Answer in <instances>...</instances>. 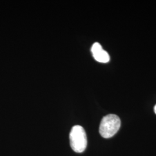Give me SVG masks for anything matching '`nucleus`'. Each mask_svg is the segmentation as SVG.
<instances>
[{
	"label": "nucleus",
	"mask_w": 156,
	"mask_h": 156,
	"mask_svg": "<svg viewBox=\"0 0 156 156\" xmlns=\"http://www.w3.org/2000/svg\"><path fill=\"white\" fill-rule=\"evenodd\" d=\"M154 111L155 113L156 114V105L154 106Z\"/></svg>",
	"instance_id": "nucleus-4"
},
{
	"label": "nucleus",
	"mask_w": 156,
	"mask_h": 156,
	"mask_svg": "<svg viewBox=\"0 0 156 156\" xmlns=\"http://www.w3.org/2000/svg\"><path fill=\"white\" fill-rule=\"evenodd\" d=\"M70 145L73 151L80 153L85 151L87 140V136L84 128L80 126H73L69 134Z\"/></svg>",
	"instance_id": "nucleus-2"
},
{
	"label": "nucleus",
	"mask_w": 156,
	"mask_h": 156,
	"mask_svg": "<svg viewBox=\"0 0 156 156\" xmlns=\"http://www.w3.org/2000/svg\"><path fill=\"white\" fill-rule=\"evenodd\" d=\"M121 126L119 116L109 114L102 118L100 126V134L104 138H111L116 134Z\"/></svg>",
	"instance_id": "nucleus-1"
},
{
	"label": "nucleus",
	"mask_w": 156,
	"mask_h": 156,
	"mask_svg": "<svg viewBox=\"0 0 156 156\" xmlns=\"http://www.w3.org/2000/svg\"><path fill=\"white\" fill-rule=\"evenodd\" d=\"M91 51L96 61L102 63H106L109 62L110 56L106 51L103 49L102 46L99 43H94L91 47Z\"/></svg>",
	"instance_id": "nucleus-3"
}]
</instances>
